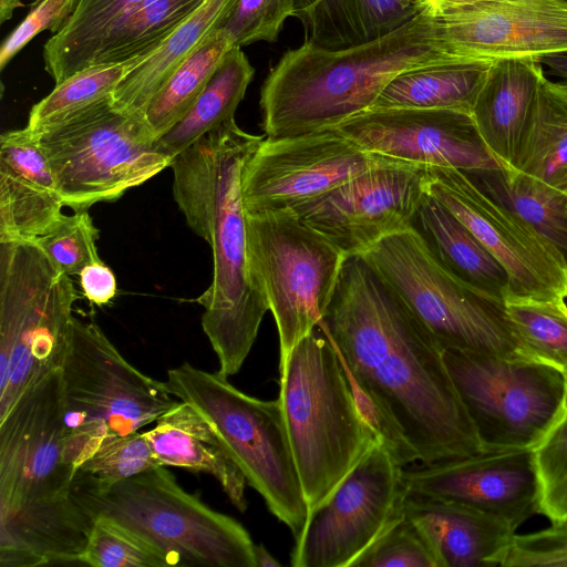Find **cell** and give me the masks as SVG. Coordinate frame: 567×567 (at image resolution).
I'll use <instances>...</instances> for the list:
<instances>
[{"instance_id": "3", "label": "cell", "mask_w": 567, "mask_h": 567, "mask_svg": "<svg viewBox=\"0 0 567 567\" xmlns=\"http://www.w3.org/2000/svg\"><path fill=\"white\" fill-rule=\"evenodd\" d=\"M65 462L60 370L0 419V566L80 561L93 519L75 502Z\"/></svg>"}, {"instance_id": "46", "label": "cell", "mask_w": 567, "mask_h": 567, "mask_svg": "<svg viewBox=\"0 0 567 567\" xmlns=\"http://www.w3.org/2000/svg\"><path fill=\"white\" fill-rule=\"evenodd\" d=\"M419 12L436 18L453 10L473 6L484 0H410Z\"/></svg>"}, {"instance_id": "20", "label": "cell", "mask_w": 567, "mask_h": 567, "mask_svg": "<svg viewBox=\"0 0 567 567\" xmlns=\"http://www.w3.org/2000/svg\"><path fill=\"white\" fill-rule=\"evenodd\" d=\"M410 493L458 502L515 529L538 514L537 480L532 449L480 452L404 467Z\"/></svg>"}, {"instance_id": "24", "label": "cell", "mask_w": 567, "mask_h": 567, "mask_svg": "<svg viewBox=\"0 0 567 567\" xmlns=\"http://www.w3.org/2000/svg\"><path fill=\"white\" fill-rule=\"evenodd\" d=\"M157 462L213 475L239 511L247 509V481L214 427L189 404L178 403L143 432Z\"/></svg>"}, {"instance_id": "31", "label": "cell", "mask_w": 567, "mask_h": 567, "mask_svg": "<svg viewBox=\"0 0 567 567\" xmlns=\"http://www.w3.org/2000/svg\"><path fill=\"white\" fill-rule=\"evenodd\" d=\"M254 75L255 69L241 48L233 47L189 113L157 140L162 151L174 158L203 135L235 118Z\"/></svg>"}, {"instance_id": "48", "label": "cell", "mask_w": 567, "mask_h": 567, "mask_svg": "<svg viewBox=\"0 0 567 567\" xmlns=\"http://www.w3.org/2000/svg\"><path fill=\"white\" fill-rule=\"evenodd\" d=\"M256 567H279L281 566L262 544L255 545Z\"/></svg>"}, {"instance_id": "14", "label": "cell", "mask_w": 567, "mask_h": 567, "mask_svg": "<svg viewBox=\"0 0 567 567\" xmlns=\"http://www.w3.org/2000/svg\"><path fill=\"white\" fill-rule=\"evenodd\" d=\"M404 467L382 441L311 513L291 551L293 567H352L404 517Z\"/></svg>"}, {"instance_id": "25", "label": "cell", "mask_w": 567, "mask_h": 567, "mask_svg": "<svg viewBox=\"0 0 567 567\" xmlns=\"http://www.w3.org/2000/svg\"><path fill=\"white\" fill-rule=\"evenodd\" d=\"M412 227L452 276L492 298L504 301L509 279L503 266L473 233L439 200L425 193Z\"/></svg>"}, {"instance_id": "23", "label": "cell", "mask_w": 567, "mask_h": 567, "mask_svg": "<svg viewBox=\"0 0 567 567\" xmlns=\"http://www.w3.org/2000/svg\"><path fill=\"white\" fill-rule=\"evenodd\" d=\"M544 74L537 58L494 60L476 96L471 114L487 147L504 166H515Z\"/></svg>"}, {"instance_id": "33", "label": "cell", "mask_w": 567, "mask_h": 567, "mask_svg": "<svg viewBox=\"0 0 567 567\" xmlns=\"http://www.w3.org/2000/svg\"><path fill=\"white\" fill-rule=\"evenodd\" d=\"M233 47L230 34L219 28L154 95L145 109L144 120L157 140L189 113Z\"/></svg>"}, {"instance_id": "39", "label": "cell", "mask_w": 567, "mask_h": 567, "mask_svg": "<svg viewBox=\"0 0 567 567\" xmlns=\"http://www.w3.org/2000/svg\"><path fill=\"white\" fill-rule=\"evenodd\" d=\"M99 229L87 209L64 217L50 231L33 241L49 256L54 265L68 276L96 262H102L96 241Z\"/></svg>"}, {"instance_id": "6", "label": "cell", "mask_w": 567, "mask_h": 567, "mask_svg": "<svg viewBox=\"0 0 567 567\" xmlns=\"http://www.w3.org/2000/svg\"><path fill=\"white\" fill-rule=\"evenodd\" d=\"M72 495L92 519L104 516L131 528L175 566L256 567L246 528L186 492L162 465L111 484L73 478Z\"/></svg>"}, {"instance_id": "36", "label": "cell", "mask_w": 567, "mask_h": 567, "mask_svg": "<svg viewBox=\"0 0 567 567\" xmlns=\"http://www.w3.org/2000/svg\"><path fill=\"white\" fill-rule=\"evenodd\" d=\"M504 305L513 331L525 353L567 373L565 299L539 300L507 296Z\"/></svg>"}, {"instance_id": "16", "label": "cell", "mask_w": 567, "mask_h": 567, "mask_svg": "<svg viewBox=\"0 0 567 567\" xmlns=\"http://www.w3.org/2000/svg\"><path fill=\"white\" fill-rule=\"evenodd\" d=\"M426 192L460 219L503 266L508 296L567 298V264L559 251L462 171L426 167Z\"/></svg>"}, {"instance_id": "2", "label": "cell", "mask_w": 567, "mask_h": 567, "mask_svg": "<svg viewBox=\"0 0 567 567\" xmlns=\"http://www.w3.org/2000/svg\"><path fill=\"white\" fill-rule=\"evenodd\" d=\"M264 136L235 118L203 135L172 161L173 196L188 227L213 255V279L196 298L202 327L229 378L239 372L269 310L247 248L243 168Z\"/></svg>"}, {"instance_id": "1", "label": "cell", "mask_w": 567, "mask_h": 567, "mask_svg": "<svg viewBox=\"0 0 567 567\" xmlns=\"http://www.w3.org/2000/svg\"><path fill=\"white\" fill-rule=\"evenodd\" d=\"M389 424L403 466L482 451L444 349L362 255L347 256L319 324Z\"/></svg>"}, {"instance_id": "29", "label": "cell", "mask_w": 567, "mask_h": 567, "mask_svg": "<svg viewBox=\"0 0 567 567\" xmlns=\"http://www.w3.org/2000/svg\"><path fill=\"white\" fill-rule=\"evenodd\" d=\"M204 0H146L106 28L80 55L70 76L85 68L116 64L152 52Z\"/></svg>"}, {"instance_id": "45", "label": "cell", "mask_w": 567, "mask_h": 567, "mask_svg": "<svg viewBox=\"0 0 567 567\" xmlns=\"http://www.w3.org/2000/svg\"><path fill=\"white\" fill-rule=\"evenodd\" d=\"M79 276L83 295L91 302L103 306L115 297V276L103 261L85 267Z\"/></svg>"}, {"instance_id": "35", "label": "cell", "mask_w": 567, "mask_h": 567, "mask_svg": "<svg viewBox=\"0 0 567 567\" xmlns=\"http://www.w3.org/2000/svg\"><path fill=\"white\" fill-rule=\"evenodd\" d=\"M146 0H80L64 27L43 45L44 69L58 84L84 50L112 23Z\"/></svg>"}, {"instance_id": "19", "label": "cell", "mask_w": 567, "mask_h": 567, "mask_svg": "<svg viewBox=\"0 0 567 567\" xmlns=\"http://www.w3.org/2000/svg\"><path fill=\"white\" fill-rule=\"evenodd\" d=\"M435 19L437 38L453 60L567 52V0H484Z\"/></svg>"}, {"instance_id": "9", "label": "cell", "mask_w": 567, "mask_h": 567, "mask_svg": "<svg viewBox=\"0 0 567 567\" xmlns=\"http://www.w3.org/2000/svg\"><path fill=\"white\" fill-rule=\"evenodd\" d=\"M70 276L34 243H0V419L64 357L73 305Z\"/></svg>"}, {"instance_id": "38", "label": "cell", "mask_w": 567, "mask_h": 567, "mask_svg": "<svg viewBox=\"0 0 567 567\" xmlns=\"http://www.w3.org/2000/svg\"><path fill=\"white\" fill-rule=\"evenodd\" d=\"M538 514L551 524L567 520V412L533 449Z\"/></svg>"}, {"instance_id": "12", "label": "cell", "mask_w": 567, "mask_h": 567, "mask_svg": "<svg viewBox=\"0 0 567 567\" xmlns=\"http://www.w3.org/2000/svg\"><path fill=\"white\" fill-rule=\"evenodd\" d=\"M483 450L534 449L567 412V373L533 358L444 350Z\"/></svg>"}, {"instance_id": "11", "label": "cell", "mask_w": 567, "mask_h": 567, "mask_svg": "<svg viewBox=\"0 0 567 567\" xmlns=\"http://www.w3.org/2000/svg\"><path fill=\"white\" fill-rule=\"evenodd\" d=\"M361 255L395 289L444 350L530 358L513 331L504 301L452 276L413 227L383 238Z\"/></svg>"}, {"instance_id": "44", "label": "cell", "mask_w": 567, "mask_h": 567, "mask_svg": "<svg viewBox=\"0 0 567 567\" xmlns=\"http://www.w3.org/2000/svg\"><path fill=\"white\" fill-rule=\"evenodd\" d=\"M80 0H35L23 21L8 35L0 49V70L43 31L58 33L75 11Z\"/></svg>"}, {"instance_id": "43", "label": "cell", "mask_w": 567, "mask_h": 567, "mask_svg": "<svg viewBox=\"0 0 567 567\" xmlns=\"http://www.w3.org/2000/svg\"><path fill=\"white\" fill-rule=\"evenodd\" d=\"M495 566L567 567V527L560 523L534 533H515Z\"/></svg>"}, {"instance_id": "30", "label": "cell", "mask_w": 567, "mask_h": 567, "mask_svg": "<svg viewBox=\"0 0 567 567\" xmlns=\"http://www.w3.org/2000/svg\"><path fill=\"white\" fill-rule=\"evenodd\" d=\"M464 173L555 247L567 264V193L504 165Z\"/></svg>"}, {"instance_id": "7", "label": "cell", "mask_w": 567, "mask_h": 567, "mask_svg": "<svg viewBox=\"0 0 567 567\" xmlns=\"http://www.w3.org/2000/svg\"><path fill=\"white\" fill-rule=\"evenodd\" d=\"M65 462L74 471L103 444L156 422L179 400L133 367L94 322L73 317L59 368Z\"/></svg>"}, {"instance_id": "17", "label": "cell", "mask_w": 567, "mask_h": 567, "mask_svg": "<svg viewBox=\"0 0 567 567\" xmlns=\"http://www.w3.org/2000/svg\"><path fill=\"white\" fill-rule=\"evenodd\" d=\"M426 167L389 157L295 212L346 256L412 227L426 193Z\"/></svg>"}, {"instance_id": "13", "label": "cell", "mask_w": 567, "mask_h": 567, "mask_svg": "<svg viewBox=\"0 0 567 567\" xmlns=\"http://www.w3.org/2000/svg\"><path fill=\"white\" fill-rule=\"evenodd\" d=\"M246 234L276 322L280 363L322 321L347 256L293 209L246 212Z\"/></svg>"}, {"instance_id": "8", "label": "cell", "mask_w": 567, "mask_h": 567, "mask_svg": "<svg viewBox=\"0 0 567 567\" xmlns=\"http://www.w3.org/2000/svg\"><path fill=\"white\" fill-rule=\"evenodd\" d=\"M166 384L217 432L247 484L297 540L309 509L292 453L280 399L260 400L217 372L188 362L168 370Z\"/></svg>"}, {"instance_id": "15", "label": "cell", "mask_w": 567, "mask_h": 567, "mask_svg": "<svg viewBox=\"0 0 567 567\" xmlns=\"http://www.w3.org/2000/svg\"><path fill=\"white\" fill-rule=\"evenodd\" d=\"M388 158L364 151L336 128L264 138L243 168L245 210H296Z\"/></svg>"}, {"instance_id": "21", "label": "cell", "mask_w": 567, "mask_h": 567, "mask_svg": "<svg viewBox=\"0 0 567 567\" xmlns=\"http://www.w3.org/2000/svg\"><path fill=\"white\" fill-rule=\"evenodd\" d=\"M62 197L35 134L27 126L0 136V243L33 241L64 217Z\"/></svg>"}, {"instance_id": "10", "label": "cell", "mask_w": 567, "mask_h": 567, "mask_svg": "<svg viewBox=\"0 0 567 567\" xmlns=\"http://www.w3.org/2000/svg\"><path fill=\"white\" fill-rule=\"evenodd\" d=\"M33 133L74 212L117 200L173 161L144 116L114 109L112 97Z\"/></svg>"}, {"instance_id": "22", "label": "cell", "mask_w": 567, "mask_h": 567, "mask_svg": "<svg viewBox=\"0 0 567 567\" xmlns=\"http://www.w3.org/2000/svg\"><path fill=\"white\" fill-rule=\"evenodd\" d=\"M404 515L419 528L439 567H494L516 529L475 507L410 493Z\"/></svg>"}, {"instance_id": "49", "label": "cell", "mask_w": 567, "mask_h": 567, "mask_svg": "<svg viewBox=\"0 0 567 567\" xmlns=\"http://www.w3.org/2000/svg\"><path fill=\"white\" fill-rule=\"evenodd\" d=\"M23 7L21 0H0V24L10 20L16 9Z\"/></svg>"}, {"instance_id": "42", "label": "cell", "mask_w": 567, "mask_h": 567, "mask_svg": "<svg viewBox=\"0 0 567 567\" xmlns=\"http://www.w3.org/2000/svg\"><path fill=\"white\" fill-rule=\"evenodd\" d=\"M296 0H237L223 24L236 47L276 42L285 21L293 17Z\"/></svg>"}, {"instance_id": "5", "label": "cell", "mask_w": 567, "mask_h": 567, "mask_svg": "<svg viewBox=\"0 0 567 567\" xmlns=\"http://www.w3.org/2000/svg\"><path fill=\"white\" fill-rule=\"evenodd\" d=\"M279 369V399L310 516L380 437L362 417L341 358L320 326Z\"/></svg>"}, {"instance_id": "40", "label": "cell", "mask_w": 567, "mask_h": 567, "mask_svg": "<svg viewBox=\"0 0 567 567\" xmlns=\"http://www.w3.org/2000/svg\"><path fill=\"white\" fill-rule=\"evenodd\" d=\"M157 466L161 464L144 433L138 431L103 444L78 467L73 478L111 484Z\"/></svg>"}, {"instance_id": "26", "label": "cell", "mask_w": 567, "mask_h": 567, "mask_svg": "<svg viewBox=\"0 0 567 567\" xmlns=\"http://www.w3.org/2000/svg\"><path fill=\"white\" fill-rule=\"evenodd\" d=\"M237 0H204L112 94L114 109L144 116L172 74L228 19Z\"/></svg>"}, {"instance_id": "47", "label": "cell", "mask_w": 567, "mask_h": 567, "mask_svg": "<svg viewBox=\"0 0 567 567\" xmlns=\"http://www.w3.org/2000/svg\"><path fill=\"white\" fill-rule=\"evenodd\" d=\"M539 62L547 78L567 86V52L545 55Z\"/></svg>"}, {"instance_id": "4", "label": "cell", "mask_w": 567, "mask_h": 567, "mask_svg": "<svg viewBox=\"0 0 567 567\" xmlns=\"http://www.w3.org/2000/svg\"><path fill=\"white\" fill-rule=\"evenodd\" d=\"M447 60L436 19L421 12L362 44L332 50L305 41L280 56L261 85L262 130L279 138L334 128L367 111L396 75Z\"/></svg>"}, {"instance_id": "50", "label": "cell", "mask_w": 567, "mask_h": 567, "mask_svg": "<svg viewBox=\"0 0 567 567\" xmlns=\"http://www.w3.org/2000/svg\"><path fill=\"white\" fill-rule=\"evenodd\" d=\"M564 524H565V526L567 527V520H566V522H564Z\"/></svg>"}, {"instance_id": "18", "label": "cell", "mask_w": 567, "mask_h": 567, "mask_svg": "<svg viewBox=\"0 0 567 567\" xmlns=\"http://www.w3.org/2000/svg\"><path fill=\"white\" fill-rule=\"evenodd\" d=\"M334 128L369 153L424 167L467 173L502 166L465 111L367 110Z\"/></svg>"}, {"instance_id": "41", "label": "cell", "mask_w": 567, "mask_h": 567, "mask_svg": "<svg viewBox=\"0 0 567 567\" xmlns=\"http://www.w3.org/2000/svg\"><path fill=\"white\" fill-rule=\"evenodd\" d=\"M352 567H439L426 539L404 515Z\"/></svg>"}, {"instance_id": "27", "label": "cell", "mask_w": 567, "mask_h": 567, "mask_svg": "<svg viewBox=\"0 0 567 567\" xmlns=\"http://www.w3.org/2000/svg\"><path fill=\"white\" fill-rule=\"evenodd\" d=\"M417 13L410 0H296L293 17L306 42L336 50L388 34Z\"/></svg>"}, {"instance_id": "34", "label": "cell", "mask_w": 567, "mask_h": 567, "mask_svg": "<svg viewBox=\"0 0 567 567\" xmlns=\"http://www.w3.org/2000/svg\"><path fill=\"white\" fill-rule=\"evenodd\" d=\"M148 56L92 65L72 74L31 107L27 127L37 132L112 97L123 79Z\"/></svg>"}, {"instance_id": "32", "label": "cell", "mask_w": 567, "mask_h": 567, "mask_svg": "<svg viewBox=\"0 0 567 567\" xmlns=\"http://www.w3.org/2000/svg\"><path fill=\"white\" fill-rule=\"evenodd\" d=\"M514 169L567 193V86L545 74Z\"/></svg>"}, {"instance_id": "28", "label": "cell", "mask_w": 567, "mask_h": 567, "mask_svg": "<svg viewBox=\"0 0 567 567\" xmlns=\"http://www.w3.org/2000/svg\"><path fill=\"white\" fill-rule=\"evenodd\" d=\"M493 61L447 60L393 78L368 110L437 109L472 112Z\"/></svg>"}, {"instance_id": "37", "label": "cell", "mask_w": 567, "mask_h": 567, "mask_svg": "<svg viewBox=\"0 0 567 567\" xmlns=\"http://www.w3.org/2000/svg\"><path fill=\"white\" fill-rule=\"evenodd\" d=\"M80 563L93 567H168L172 556L131 528L109 517L93 518Z\"/></svg>"}]
</instances>
